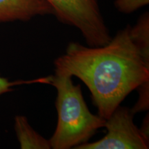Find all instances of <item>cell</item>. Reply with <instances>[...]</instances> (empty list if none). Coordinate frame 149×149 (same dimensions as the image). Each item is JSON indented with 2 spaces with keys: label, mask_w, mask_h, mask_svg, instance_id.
<instances>
[{
  "label": "cell",
  "mask_w": 149,
  "mask_h": 149,
  "mask_svg": "<svg viewBox=\"0 0 149 149\" xmlns=\"http://www.w3.org/2000/svg\"><path fill=\"white\" fill-rule=\"evenodd\" d=\"M55 69L77 77L88 87L100 117L107 120L132 91L149 93V55L130 35V26L108 44L85 46L70 42L54 61Z\"/></svg>",
  "instance_id": "6da1fadb"
},
{
  "label": "cell",
  "mask_w": 149,
  "mask_h": 149,
  "mask_svg": "<svg viewBox=\"0 0 149 149\" xmlns=\"http://www.w3.org/2000/svg\"><path fill=\"white\" fill-rule=\"evenodd\" d=\"M50 77V84L57 90V126L49 139L51 148H74L88 142L100 128L104 127L106 120L90 111L81 86L74 84L72 76L55 69Z\"/></svg>",
  "instance_id": "7a4b0ae2"
},
{
  "label": "cell",
  "mask_w": 149,
  "mask_h": 149,
  "mask_svg": "<svg viewBox=\"0 0 149 149\" xmlns=\"http://www.w3.org/2000/svg\"><path fill=\"white\" fill-rule=\"evenodd\" d=\"M57 19L79 30L89 46L107 44L112 37L99 6V0H44Z\"/></svg>",
  "instance_id": "3957f363"
},
{
  "label": "cell",
  "mask_w": 149,
  "mask_h": 149,
  "mask_svg": "<svg viewBox=\"0 0 149 149\" xmlns=\"http://www.w3.org/2000/svg\"><path fill=\"white\" fill-rule=\"evenodd\" d=\"M134 114L127 107L119 106L106 120L107 133L100 140L86 142L75 149H148V137L135 125Z\"/></svg>",
  "instance_id": "277c9868"
},
{
  "label": "cell",
  "mask_w": 149,
  "mask_h": 149,
  "mask_svg": "<svg viewBox=\"0 0 149 149\" xmlns=\"http://www.w3.org/2000/svg\"><path fill=\"white\" fill-rule=\"evenodd\" d=\"M50 14L53 15V8L44 0H0V23L29 21Z\"/></svg>",
  "instance_id": "5b68a950"
},
{
  "label": "cell",
  "mask_w": 149,
  "mask_h": 149,
  "mask_svg": "<svg viewBox=\"0 0 149 149\" xmlns=\"http://www.w3.org/2000/svg\"><path fill=\"white\" fill-rule=\"evenodd\" d=\"M14 128L17 138L22 149H50L49 139L40 135L29 124L26 117L16 115L15 117Z\"/></svg>",
  "instance_id": "8992f818"
},
{
  "label": "cell",
  "mask_w": 149,
  "mask_h": 149,
  "mask_svg": "<svg viewBox=\"0 0 149 149\" xmlns=\"http://www.w3.org/2000/svg\"><path fill=\"white\" fill-rule=\"evenodd\" d=\"M48 78L41 77L38 79L32 80H16L14 81H9L6 78L1 77L0 75V95L4 93L11 92L13 91V87L16 86H19L22 84H47Z\"/></svg>",
  "instance_id": "52a82bcc"
},
{
  "label": "cell",
  "mask_w": 149,
  "mask_h": 149,
  "mask_svg": "<svg viewBox=\"0 0 149 149\" xmlns=\"http://www.w3.org/2000/svg\"><path fill=\"white\" fill-rule=\"evenodd\" d=\"M148 3L149 0H115V6L120 12L130 14Z\"/></svg>",
  "instance_id": "ba28073f"
}]
</instances>
